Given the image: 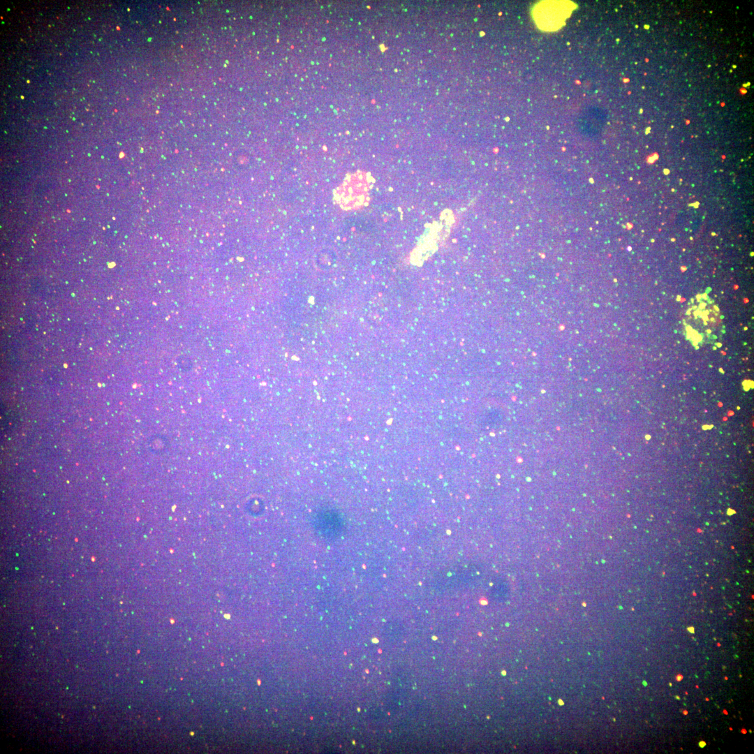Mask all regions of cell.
I'll return each instance as SVG.
<instances>
[{
  "instance_id": "6da1fadb",
  "label": "cell",
  "mask_w": 754,
  "mask_h": 754,
  "mask_svg": "<svg viewBox=\"0 0 754 754\" xmlns=\"http://www.w3.org/2000/svg\"><path fill=\"white\" fill-rule=\"evenodd\" d=\"M372 182L369 173L356 172L349 174L334 190V200L343 209H357L369 200L368 193Z\"/></svg>"
}]
</instances>
